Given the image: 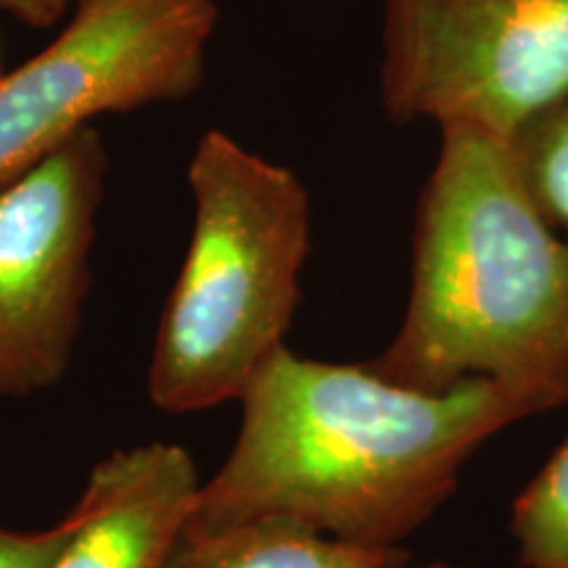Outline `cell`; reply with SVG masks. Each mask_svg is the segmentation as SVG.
Here are the masks:
<instances>
[{"label": "cell", "instance_id": "1", "mask_svg": "<svg viewBox=\"0 0 568 568\" xmlns=\"http://www.w3.org/2000/svg\"><path fill=\"white\" fill-rule=\"evenodd\" d=\"M240 403L237 443L197 489L184 531L276 518L361 548H400L456 493L460 468L489 437L535 416L481 376L432 395L287 345Z\"/></svg>", "mask_w": 568, "mask_h": 568}, {"label": "cell", "instance_id": "2", "mask_svg": "<svg viewBox=\"0 0 568 568\" xmlns=\"http://www.w3.org/2000/svg\"><path fill=\"white\" fill-rule=\"evenodd\" d=\"M364 364L418 393L481 376L531 414L568 403V240L537 209L510 142L443 130L406 318Z\"/></svg>", "mask_w": 568, "mask_h": 568}, {"label": "cell", "instance_id": "3", "mask_svg": "<svg viewBox=\"0 0 568 568\" xmlns=\"http://www.w3.org/2000/svg\"><path fill=\"white\" fill-rule=\"evenodd\" d=\"M195 224L163 305L148 395L166 414L240 400L301 303L311 201L287 166L211 130L187 169Z\"/></svg>", "mask_w": 568, "mask_h": 568}, {"label": "cell", "instance_id": "4", "mask_svg": "<svg viewBox=\"0 0 568 568\" xmlns=\"http://www.w3.org/2000/svg\"><path fill=\"white\" fill-rule=\"evenodd\" d=\"M382 98L403 122L514 142L568 101V0H387Z\"/></svg>", "mask_w": 568, "mask_h": 568}, {"label": "cell", "instance_id": "5", "mask_svg": "<svg viewBox=\"0 0 568 568\" xmlns=\"http://www.w3.org/2000/svg\"><path fill=\"white\" fill-rule=\"evenodd\" d=\"M45 51L0 71V187L101 113L180 101L203 80L213 0H74Z\"/></svg>", "mask_w": 568, "mask_h": 568}, {"label": "cell", "instance_id": "6", "mask_svg": "<svg viewBox=\"0 0 568 568\" xmlns=\"http://www.w3.org/2000/svg\"><path fill=\"white\" fill-rule=\"evenodd\" d=\"M105 145L84 126L0 187V400L59 385L82 326Z\"/></svg>", "mask_w": 568, "mask_h": 568}, {"label": "cell", "instance_id": "7", "mask_svg": "<svg viewBox=\"0 0 568 568\" xmlns=\"http://www.w3.org/2000/svg\"><path fill=\"white\" fill-rule=\"evenodd\" d=\"M197 489L195 460L174 443L116 450L92 466L69 510L74 531L53 568H163Z\"/></svg>", "mask_w": 568, "mask_h": 568}, {"label": "cell", "instance_id": "8", "mask_svg": "<svg viewBox=\"0 0 568 568\" xmlns=\"http://www.w3.org/2000/svg\"><path fill=\"white\" fill-rule=\"evenodd\" d=\"M403 548H361L290 521H251L219 531H184L163 568H403Z\"/></svg>", "mask_w": 568, "mask_h": 568}, {"label": "cell", "instance_id": "9", "mask_svg": "<svg viewBox=\"0 0 568 568\" xmlns=\"http://www.w3.org/2000/svg\"><path fill=\"white\" fill-rule=\"evenodd\" d=\"M510 535L518 568H568V439L516 497Z\"/></svg>", "mask_w": 568, "mask_h": 568}, {"label": "cell", "instance_id": "10", "mask_svg": "<svg viewBox=\"0 0 568 568\" xmlns=\"http://www.w3.org/2000/svg\"><path fill=\"white\" fill-rule=\"evenodd\" d=\"M510 145L537 209L568 240V101L539 113Z\"/></svg>", "mask_w": 568, "mask_h": 568}, {"label": "cell", "instance_id": "11", "mask_svg": "<svg viewBox=\"0 0 568 568\" xmlns=\"http://www.w3.org/2000/svg\"><path fill=\"white\" fill-rule=\"evenodd\" d=\"M74 521L67 514L51 529L13 531L0 527V568H53L67 550Z\"/></svg>", "mask_w": 568, "mask_h": 568}, {"label": "cell", "instance_id": "12", "mask_svg": "<svg viewBox=\"0 0 568 568\" xmlns=\"http://www.w3.org/2000/svg\"><path fill=\"white\" fill-rule=\"evenodd\" d=\"M71 3L74 0H0V9L9 11L24 24L45 30V27H53L55 21L67 17Z\"/></svg>", "mask_w": 568, "mask_h": 568}, {"label": "cell", "instance_id": "13", "mask_svg": "<svg viewBox=\"0 0 568 568\" xmlns=\"http://www.w3.org/2000/svg\"><path fill=\"white\" fill-rule=\"evenodd\" d=\"M403 568H464V566H453V564H443V560H437V564H426V566H403Z\"/></svg>", "mask_w": 568, "mask_h": 568}]
</instances>
